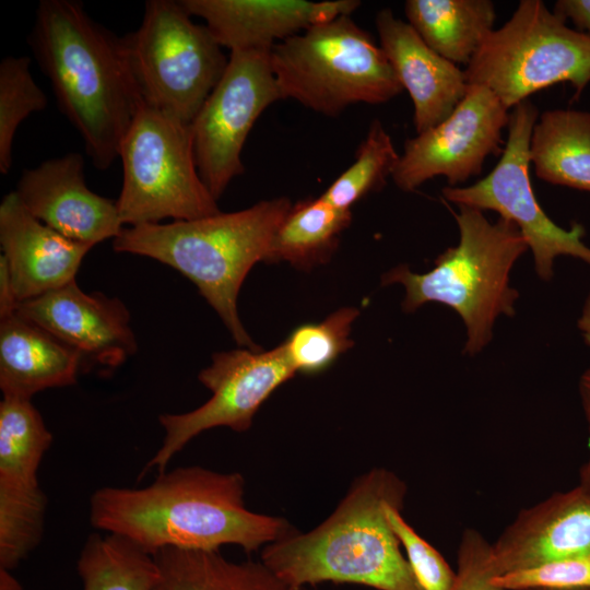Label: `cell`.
<instances>
[{"label":"cell","instance_id":"30","mask_svg":"<svg viewBox=\"0 0 590 590\" xmlns=\"http://www.w3.org/2000/svg\"><path fill=\"white\" fill-rule=\"evenodd\" d=\"M401 506L388 505L386 517L404 548L408 563L422 590H452L456 571L442 555L402 517Z\"/></svg>","mask_w":590,"mask_h":590},{"label":"cell","instance_id":"18","mask_svg":"<svg viewBox=\"0 0 590 590\" xmlns=\"http://www.w3.org/2000/svg\"><path fill=\"white\" fill-rule=\"evenodd\" d=\"M205 22L216 42L233 50H266L294 35L350 15L357 0H181Z\"/></svg>","mask_w":590,"mask_h":590},{"label":"cell","instance_id":"11","mask_svg":"<svg viewBox=\"0 0 590 590\" xmlns=\"http://www.w3.org/2000/svg\"><path fill=\"white\" fill-rule=\"evenodd\" d=\"M270 51H231L223 76L191 122L197 168L216 200L245 170L241 152L255 122L283 99Z\"/></svg>","mask_w":590,"mask_h":590},{"label":"cell","instance_id":"3","mask_svg":"<svg viewBox=\"0 0 590 590\" xmlns=\"http://www.w3.org/2000/svg\"><path fill=\"white\" fill-rule=\"evenodd\" d=\"M405 483L375 468L357 477L333 512L308 532L293 530L266 545L261 562L281 580L306 588L320 582L377 590H422L386 517L403 507Z\"/></svg>","mask_w":590,"mask_h":590},{"label":"cell","instance_id":"25","mask_svg":"<svg viewBox=\"0 0 590 590\" xmlns=\"http://www.w3.org/2000/svg\"><path fill=\"white\" fill-rule=\"evenodd\" d=\"M351 221L350 210L339 209L321 196L299 200L276 228L266 262L286 261L303 270L324 263Z\"/></svg>","mask_w":590,"mask_h":590},{"label":"cell","instance_id":"7","mask_svg":"<svg viewBox=\"0 0 590 590\" xmlns=\"http://www.w3.org/2000/svg\"><path fill=\"white\" fill-rule=\"evenodd\" d=\"M121 40L142 103L189 125L228 63L181 1H146L140 26Z\"/></svg>","mask_w":590,"mask_h":590},{"label":"cell","instance_id":"32","mask_svg":"<svg viewBox=\"0 0 590 590\" xmlns=\"http://www.w3.org/2000/svg\"><path fill=\"white\" fill-rule=\"evenodd\" d=\"M496 576L492 545L481 532L465 529L458 547L456 581L452 590H500L493 585Z\"/></svg>","mask_w":590,"mask_h":590},{"label":"cell","instance_id":"31","mask_svg":"<svg viewBox=\"0 0 590 590\" xmlns=\"http://www.w3.org/2000/svg\"><path fill=\"white\" fill-rule=\"evenodd\" d=\"M500 590H590V556L546 562L492 578Z\"/></svg>","mask_w":590,"mask_h":590},{"label":"cell","instance_id":"2","mask_svg":"<svg viewBox=\"0 0 590 590\" xmlns=\"http://www.w3.org/2000/svg\"><path fill=\"white\" fill-rule=\"evenodd\" d=\"M28 43L59 110L79 132L93 165L106 170L143 104L121 37L79 1L42 0Z\"/></svg>","mask_w":590,"mask_h":590},{"label":"cell","instance_id":"12","mask_svg":"<svg viewBox=\"0 0 590 590\" xmlns=\"http://www.w3.org/2000/svg\"><path fill=\"white\" fill-rule=\"evenodd\" d=\"M295 374L283 344L269 352L237 349L213 354L211 364L198 375L212 392L211 398L192 411L160 416L165 437L141 475L152 469L165 471L170 460L204 430H248L263 402Z\"/></svg>","mask_w":590,"mask_h":590},{"label":"cell","instance_id":"22","mask_svg":"<svg viewBox=\"0 0 590 590\" xmlns=\"http://www.w3.org/2000/svg\"><path fill=\"white\" fill-rule=\"evenodd\" d=\"M151 590H307L276 577L261 560L233 562L217 551L163 548Z\"/></svg>","mask_w":590,"mask_h":590},{"label":"cell","instance_id":"27","mask_svg":"<svg viewBox=\"0 0 590 590\" xmlns=\"http://www.w3.org/2000/svg\"><path fill=\"white\" fill-rule=\"evenodd\" d=\"M400 158L390 134L374 120L358 146L354 163L321 194L332 205L350 208L368 193L384 187Z\"/></svg>","mask_w":590,"mask_h":590},{"label":"cell","instance_id":"6","mask_svg":"<svg viewBox=\"0 0 590 590\" xmlns=\"http://www.w3.org/2000/svg\"><path fill=\"white\" fill-rule=\"evenodd\" d=\"M270 61L283 99L330 117L353 104L389 102L403 91L381 47L350 15L278 43Z\"/></svg>","mask_w":590,"mask_h":590},{"label":"cell","instance_id":"26","mask_svg":"<svg viewBox=\"0 0 590 590\" xmlns=\"http://www.w3.org/2000/svg\"><path fill=\"white\" fill-rule=\"evenodd\" d=\"M76 569L82 590H151L158 578L154 555L110 533L86 539Z\"/></svg>","mask_w":590,"mask_h":590},{"label":"cell","instance_id":"15","mask_svg":"<svg viewBox=\"0 0 590 590\" xmlns=\"http://www.w3.org/2000/svg\"><path fill=\"white\" fill-rule=\"evenodd\" d=\"M16 314L50 332L92 364L116 368L138 349L122 300L103 293H86L75 280L21 302Z\"/></svg>","mask_w":590,"mask_h":590},{"label":"cell","instance_id":"29","mask_svg":"<svg viewBox=\"0 0 590 590\" xmlns=\"http://www.w3.org/2000/svg\"><path fill=\"white\" fill-rule=\"evenodd\" d=\"M359 311L344 307L318 323H305L294 329L283 346L296 373L314 375L326 370L351 349L353 321Z\"/></svg>","mask_w":590,"mask_h":590},{"label":"cell","instance_id":"21","mask_svg":"<svg viewBox=\"0 0 590 590\" xmlns=\"http://www.w3.org/2000/svg\"><path fill=\"white\" fill-rule=\"evenodd\" d=\"M83 356L16 312L0 319V389L3 397L32 399L45 389L72 386Z\"/></svg>","mask_w":590,"mask_h":590},{"label":"cell","instance_id":"37","mask_svg":"<svg viewBox=\"0 0 590 590\" xmlns=\"http://www.w3.org/2000/svg\"><path fill=\"white\" fill-rule=\"evenodd\" d=\"M0 590H24L11 571L0 569Z\"/></svg>","mask_w":590,"mask_h":590},{"label":"cell","instance_id":"20","mask_svg":"<svg viewBox=\"0 0 590 590\" xmlns=\"http://www.w3.org/2000/svg\"><path fill=\"white\" fill-rule=\"evenodd\" d=\"M376 27L381 49L412 98L416 133L447 119L467 94L464 71L429 48L390 9L377 13Z\"/></svg>","mask_w":590,"mask_h":590},{"label":"cell","instance_id":"1","mask_svg":"<svg viewBox=\"0 0 590 590\" xmlns=\"http://www.w3.org/2000/svg\"><path fill=\"white\" fill-rule=\"evenodd\" d=\"M245 479L199 465L160 472L144 487L107 486L90 498L92 527L154 555L163 548L252 553L291 533L282 517L246 508Z\"/></svg>","mask_w":590,"mask_h":590},{"label":"cell","instance_id":"10","mask_svg":"<svg viewBox=\"0 0 590 590\" xmlns=\"http://www.w3.org/2000/svg\"><path fill=\"white\" fill-rule=\"evenodd\" d=\"M538 116L530 101L516 105L509 114L506 146L493 170L469 187L447 186L441 192L457 205L492 210L516 224L532 250L538 275L550 281L557 256H571L590 266V247L582 241L586 229L580 223H573L570 229L560 227L536 200L529 176V143Z\"/></svg>","mask_w":590,"mask_h":590},{"label":"cell","instance_id":"35","mask_svg":"<svg viewBox=\"0 0 590 590\" xmlns=\"http://www.w3.org/2000/svg\"><path fill=\"white\" fill-rule=\"evenodd\" d=\"M20 302L12 286L9 269L3 256H0V319L14 315Z\"/></svg>","mask_w":590,"mask_h":590},{"label":"cell","instance_id":"33","mask_svg":"<svg viewBox=\"0 0 590 590\" xmlns=\"http://www.w3.org/2000/svg\"><path fill=\"white\" fill-rule=\"evenodd\" d=\"M553 12L564 21L570 19L576 31L590 37V0H558Z\"/></svg>","mask_w":590,"mask_h":590},{"label":"cell","instance_id":"4","mask_svg":"<svg viewBox=\"0 0 590 590\" xmlns=\"http://www.w3.org/2000/svg\"><path fill=\"white\" fill-rule=\"evenodd\" d=\"M288 198L263 200L231 213L123 227L116 252L160 261L190 280L239 346L262 351L245 330L237 296L250 269L267 261L272 238L291 209Z\"/></svg>","mask_w":590,"mask_h":590},{"label":"cell","instance_id":"17","mask_svg":"<svg viewBox=\"0 0 590 590\" xmlns=\"http://www.w3.org/2000/svg\"><path fill=\"white\" fill-rule=\"evenodd\" d=\"M491 545L496 576L590 556V493L577 485L522 509Z\"/></svg>","mask_w":590,"mask_h":590},{"label":"cell","instance_id":"14","mask_svg":"<svg viewBox=\"0 0 590 590\" xmlns=\"http://www.w3.org/2000/svg\"><path fill=\"white\" fill-rule=\"evenodd\" d=\"M508 110L488 87L469 84L447 119L405 141L391 175L394 184L413 191L435 176L455 187L480 175L486 157L503 153Z\"/></svg>","mask_w":590,"mask_h":590},{"label":"cell","instance_id":"5","mask_svg":"<svg viewBox=\"0 0 590 590\" xmlns=\"http://www.w3.org/2000/svg\"><path fill=\"white\" fill-rule=\"evenodd\" d=\"M458 206L452 214L459 244L441 252L428 272L414 273L400 266L382 276V284L404 286L402 308L406 312L430 302L451 307L467 328L463 352L473 356L491 341L495 320L515 315L519 294L510 287L509 275L529 247L511 221L499 217L491 222L480 209Z\"/></svg>","mask_w":590,"mask_h":590},{"label":"cell","instance_id":"36","mask_svg":"<svg viewBox=\"0 0 590 590\" xmlns=\"http://www.w3.org/2000/svg\"><path fill=\"white\" fill-rule=\"evenodd\" d=\"M577 326L582 334L583 341L590 346V292L586 298Z\"/></svg>","mask_w":590,"mask_h":590},{"label":"cell","instance_id":"8","mask_svg":"<svg viewBox=\"0 0 590 590\" xmlns=\"http://www.w3.org/2000/svg\"><path fill=\"white\" fill-rule=\"evenodd\" d=\"M565 22L543 1L521 0L467 66L468 83L488 87L508 109L563 82L577 99L590 82V37Z\"/></svg>","mask_w":590,"mask_h":590},{"label":"cell","instance_id":"9","mask_svg":"<svg viewBox=\"0 0 590 590\" xmlns=\"http://www.w3.org/2000/svg\"><path fill=\"white\" fill-rule=\"evenodd\" d=\"M119 157L122 187L116 203L122 225L189 221L221 212L199 175L191 125L142 104Z\"/></svg>","mask_w":590,"mask_h":590},{"label":"cell","instance_id":"19","mask_svg":"<svg viewBox=\"0 0 590 590\" xmlns=\"http://www.w3.org/2000/svg\"><path fill=\"white\" fill-rule=\"evenodd\" d=\"M0 245L20 303L75 280L84 257L94 247L37 220L14 190L0 203Z\"/></svg>","mask_w":590,"mask_h":590},{"label":"cell","instance_id":"23","mask_svg":"<svg viewBox=\"0 0 590 590\" xmlns=\"http://www.w3.org/2000/svg\"><path fill=\"white\" fill-rule=\"evenodd\" d=\"M529 160L538 178L590 192V113H542L531 132Z\"/></svg>","mask_w":590,"mask_h":590},{"label":"cell","instance_id":"13","mask_svg":"<svg viewBox=\"0 0 590 590\" xmlns=\"http://www.w3.org/2000/svg\"><path fill=\"white\" fill-rule=\"evenodd\" d=\"M52 441L31 399L0 402V567L13 570L39 544L47 497L38 469Z\"/></svg>","mask_w":590,"mask_h":590},{"label":"cell","instance_id":"24","mask_svg":"<svg viewBox=\"0 0 590 590\" xmlns=\"http://www.w3.org/2000/svg\"><path fill=\"white\" fill-rule=\"evenodd\" d=\"M408 23L424 43L455 64L468 66L496 19L491 0H408Z\"/></svg>","mask_w":590,"mask_h":590},{"label":"cell","instance_id":"16","mask_svg":"<svg viewBox=\"0 0 590 590\" xmlns=\"http://www.w3.org/2000/svg\"><path fill=\"white\" fill-rule=\"evenodd\" d=\"M78 152L22 172L14 190L25 209L61 235L95 246L122 231L115 200L92 191Z\"/></svg>","mask_w":590,"mask_h":590},{"label":"cell","instance_id":"28","mask_svg":"<svg viewBox=\"0 0 590 590\" xmlns=\"http://www.w3.org/2000/svg\"><path fill=\"white\" fill-rule=\"evenodd\" d=\"M47 96L31 72V58L7 56L0 62V173L12 166V150L19 126L47 106Z\"/></svg>","mask_w":590,"mask_h":590},{"label":"cell","instance_id":"34","mask_svg":"<svg viewBox=\"0 0 590 590\" xmlns=\"http://www.w3.org/2000/svg\"><path fill=\"white\" fill-rule=\"evenodd\" d=\"M579 393L585 413L589 433V450H590V367L581 375L579 380ZM585 491L590 493V451L586 462L579 470V484Z\"/></svg>","mask_w":590,"mask_h":590}]
</instances>
